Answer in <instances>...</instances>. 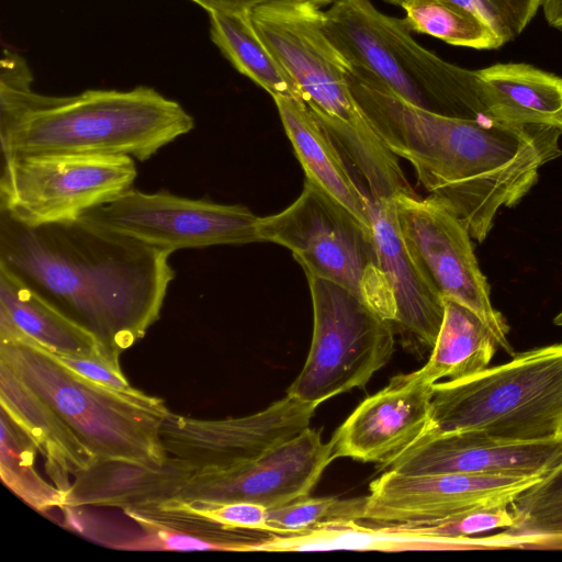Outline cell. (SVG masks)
Here are the masks:
<instances>
[{"label": "cell", "mask_w": 562, "mask_h": 562, "mask_svg": "<svg viewBox=\"0 0 562 562\" xmlns=\"http://www.w3.org/2000/svg\"><path fill=\"white\" fill-rule=\"evenodd\" d=\"M477 72L491 121L562 134V77L524 63L495 64Z\"/></svg>", "instance_id": "23"}, {"label": "cell", "mask_w": 562, "mask_h": 562, "mask_svg": "<svg viewBox=\"0 0 562 562\" xmlns=\"http://www.w3.org/2000/svg\"><path fill=\"white\" fill-rule=\"evenodd\" d=\"M324 26L349 63L368 69L409 103L449 116L488 120L477 70L420 46L404 19L380 12L370 0H334L324 11Z\"/></svg>", "instance_id": "6"}, {"label": "cell", "mask_w": 562, "mask_h": 562, "mask_svg": "<svg viewBox=\"0 0 562 562\" xmlns=\"http://www.w3.org/2000/svg\"><path fill=\"white\" fill-rule=\"evenodd\" d=\"M400 5L404 0H383ZM482 19L503 44L517 37L536 15L541 0H450Z\"/></svg>", "instance_id": "32"}, {"label": "cell", "mask_w": 562, "mask_h": 562, "mask_svg": "<svg viewBox=\"0 0 562 562\" xmlns=\"http://www.w3.org/2000/svg\"><path fill=\"white\" fill-rule=\"evenodd\" d=\"M25 58L4 47L0 61V130L46 104L50 95L37 93Z\"/></svg>", "instance_id": "31"}, {"label": "cell", "mask_w": 562, "mask_h": 562, "mask_svg": "<svg viewBox=\"0 0 562 562\" xmlns=\"http://www.w3.org/2000/svg\"><path fill=\"white\" fill-rule=\"evenodd\" d=\"M379 269L387 290L394 333L411 352L431 351L445 312L443 299L428 284L403 241L393 199L370 202Z\"/></svg>", "instance_id": "18"}, {"label": "cell", "mask_w": 562, "mask_h": 562, "mask_svg": "<svg viewBox=\"0 0 562 562\" xmlns=\"http://www.w3.org/2000/svg\"><path fill=\"white\" fill-rule=\"evenodd\" d=\"M313 304V335L306 361L286 394L318 406L363 387L390 360L394 329L369 303L333 281L306 276Z\"/></svg>", "instance_id": "9"}, {"label": "cell", "mask_w": 562, "mask_h": 562, "mask_svg": "<svg viewBox=\"0 0 562 562\" xmlns=\"http://www.w3.org/2000/svg\"><path fill=\"white\" fill-rule=\"evenodd\" d=\"M553 324L555 326L562 327V311H560L555 317L553 318Z\"/></svg>", "instance_id": "38"}, {"label": "cell", "mask_w": 562, "mask_h": 562, "mask_svg": "<svg viewBox=\"0 0 562 562\" xmlns=\"http://www.w3.org/2000/svg\"><path fill=\"white\" fill-rule=\"evenodd\" d=\"M57 358L72 372L101 386L127 394H138L142 392L128 383L122 369L113 367L103 359L89 357Z\"/></svg>", "instance_id": "35"}, {"label": "cell", "mask_w": 562, "mask_h": 562, "mask_svg": "<svg viewBox=\"0 0 562 562\" xmlns=\"http://www.w3.org/2000/svg\"><path fill=\"white\" fill-rule=\"evenodd\" d=\"M369 527L359 521L331 524L297 533H271L256 551L376 550H459L498 546L493 538H451L406 525Z\"/></svg>", "instance_id": "22"}, {"label": "cell", "mask_w": 562, "mask_h": 562, "mask_svg": "<svg viewBox=\"0 0 562 562\" xmlns=\"http://www.w3.org/2000/svg\"><path fill=\"white\" fill-rule=\"evenodd\" d=\"M210 33L213 43L235 69L272 98L302 100L295 81L257 34L250 12L210 13Z\"/></svg>", "instance_id": "26"}, {"label": "cell", "mask_w": 562, "mask_h": 562, "mask_svg": "<svg viewBox=\"0 0 562 562\" xmlns=\"http://www.w3.org/2000/svg\"><path fill=\"white\" fill-rule=\"evenodd\" d=\"M254 27L295 81L302 100L317 116L368 184L384 198L406 184L395 156L353 99L348 60L328 37L324 11L307 0H277L250 11Z\"/></svg>", "instance_id": "3"}, {"label": "cell", "mask_w": 562, "mask_h": 562, "mask_svg": "<svg viewBox=\"0 0 562 562\" xmlns=\"http://www.w3.org/2000/svg\"><path fill=\"white\" fill-rule=\"evenodd\" d=\"M366 496L357 498L306 496L268 509L269 532L297 533L331 524L364 518Z\"/></svg>", "instance_id": "30"}, {"label": "cell", "mask_w": 562, "mask_h": 562, "mask_svg": "<svg viewBox=\"0 0 562 562\" xmlns=\"http://www.w3.org/2000/svg\"><path fill=\"white\" fill-rule=\"evenodd\" d=\"M0 329L18 333L57 357L100 358L111 363L91 334L2 267Z\"/></svg>", "instance_id": "24"}, {"label": "cell", "mask_w": 562, "mask_h": 562, "mask_svg": "<svg viewBox=\"0 0 562 562\" xmlns=\"http://www.w3.org/2000/svg\"><path fill=\"white\" fill-rule=\"evenodd\" d=\"M509 509L516 519L509 536L527 546L562 543V467L520 492Z\"/></svg>", "instance_id": "29"}, {"label": "cell", "mask_w": 562, "mask_h": 562, "mask_svg": "<svg viewBox=\"0 0 562 562\" xmlns=\"http://www.w3.org/2000/svg\"><path fill=\"white\" fill-rule=\"evenodd\" d=\"M562 467V436L514 441L480 430L425 434L383 467L403 474L544 477Z\"/></svg>", "instance_id": "16"}, {"label": "cell", "mask_w": 562, "mask_h": 562, "mask_svg": "<svg viewBox=\"0 0 562 562\" xmlns=\"http://www.w3.org/2000/svg\"><path fill=\"white\" fill-rule=\"evenodd\" d=\"M210 13H240L250 12L254 8L277 0H191ZM323 7L334 0H307Z\"/></svg>", "instance_id": "36"}, {"label": "cell", "mask_w": 562, "mask_h": 562, "mask_svg": "<svg viewBox=\"0 0 562 562\" xmlns=\"http://www.w3.org/2000/svg\"><path fill=\"white\" fill-rule=\"evenodd\" d=\"M79 218L138 243L170 251L261 241L260 217L239 204L189 199L133 187Z\"/></svg>", "instance_id": "12"}, {"label": "cell", "mask_w": 562, "mask_h": 562, "mask_svg": "<svg viewBox=\"0 0 562 562\" xmlns=\"http://www.w3.org/2000/svg\"><path fill=\"white\" fill-rule=\"evenodd\" d=\"M132 157L19 156L2 160L1 211L29 225L78 220L131 189Z\"/></svg>", "instance_id": "10"}, {"label": "cell", "mask_w": 562, "mask_h": 562, "mask_svg": "<svg viewBox=\"0 0 562 562\" xmlns=\"http://www.w3.org/2000/svg\"><path fill=\"white\" fill-rule=\"evenodd\" d=\"M0 406L32 438L45 459L47 475L66 494L69 476L88 469L94 456L53 408L0 361Z\"/></svg>", "instance_id": "20"}, {"label": "cell", "mask_w": 562, "mask_h": 562, "mask_svg": "<svg viewBox=\"0 0 562 562\" xmlns=\"http://www.w3.org/2000/svg\"><path fill=\"white\" fill-rule=\"evenodd\" d=\"M541 8L548 23L562 29V0H541Z\"/></svg>", "instance_id": "37"}, {"label": "cell", "mask_w": 562, "mask_h": 562, "mask_svg": "<svg viewBox=\"0 0 562 562\" xmlns=\"http://www.w3.org/2000/svg\"><path fill=\"white\" fill-rule=\"evenodd\" d=\"M432 385L415 371L392 378L334 432V458L389 464L428 430Z\"/></svg>", "instance_id": "17"}, {"label": "cell", "mask_w": 562, "mask_h": 562, "mask_svg": "<svg viewBox=\"0 0 562 562\" xmlns=\"http://www.w3.org/2000/svg\"><path fill=\"white\" fill-rule=\"evenodd\" d=\"M194 127L175 100L150 87L52 97L0 130L2 160L19 156H127L145 161Z\"/></svg>", "instance_id": "4"}, {"label": "cell", "mask_w": 562, "mask_h": 562, "mask_svg": "<svg viewBox=\"0 0 562 562\" xmlns=\"http://www.w3.org/2000/svg\"><path fill=\"white\" fill-rule=\"evenodd\" d=\"M0 361L53 408L95 459L165 462L160 427L169 409L161 398L91 382L10 330H0Z\"/></svg>", "instance_id": "5"}, {"label": "cell", "mask_w": 562, "mask_h": 562, "mask_svg": "<svg viewBox=\"0 0 562 562\" xmlns=\"http://www.w3.org/2000/svg\"><path fill=\"white\" fill-rule=\"evenodd\" d=\"M480 430L514 441L562 436V342L432 385L426 434Z\"/></svg>", "instance_id": "7"}, {"label": "cell", "mask_w": 562, "mask_h": 562, "mask_svg": "<svg viewBox=\"0 0 562 562\" xmlns=\"http://www.w3.org/2000/svg\"><path fill=\"white\" fill-rule=\"evenodd\" d=\"M178 503L227 528L269 532L268 508L260 504L249 502Z\"/></svg>", "instance_id": "34"}, {"label": "cell", "mask_w": 562, "mask_h": 562, "mask_svg": "<svg viewBox=\"0 0 562 562\" xmlns=\"http://www.w3.org/2000/svg\"><path fill=\"white\" fill-rule=\"evenodd\" d=\"M401 8L412 32L475 49H494L504 45L482 19L450 0H404Z\"/></svg>", "instance_id": "28"}, {"label": "cell", "mask_w": 562, "mask_h": 562, "mask_svg": "<svg viewBox=\"0 0 562 562\" xmlns=\"http://www.w3.org/2000/svg\"><path fill=\"white\" fill-rule=\"evenodd\" d=\"M398 228L406 249L428 284L442 297L474 312L490 328L498 347L513 357L509 326L491 299L472 237L454 210L430 194L397 193L393 196Z\"/></svg>", "instance_id": "11"}, {"label": "cell", "mask_w": 562, "mask_h": 562, "mask_svg": "<svg viewBox=\"0 0 562 562\" xmlns=\"http://www.w3.org/2000/svg\"><path fill=\"white\" fill-rule=\"evenodd\" d=\"M442 323L426 364L416 374L426 383L458 380L488 368L498 347L485 323L463 304L443 299Z\"/></svg>", "instance_id": "25"}, {"label": "cell", "mask_w": 562, "mask_h": 562, "mask_svg": "<svg viewBox=\"0 0 562 562\" xmlns=\"http://www.w3.org/2000/svg\"><path fill=\"white\" fill-rule=\"evenodd\" d=\"M259 236L261 241L288 248L306 276L347 288L392 322L394 311L380 273L372 229L308 179L286 209L260 217Z\"/></svg>", "instance_id": "8"}, {"label": "cell", "mask_w": 562, "mask_h": 562, "mask_svg": "<svg viewBox=\"0 0 562 562\" xmlns=\"http://www.w3.org/2000/svg\"><path fill=\"white\" fill-rule=\"evenodd\" d=\"M190 477L172 457L161 464L95 459L74 476L66 505L121 510L158 505L176 498Z\"/></svg>", "instance_id": "19"}, {"label": "cell", "mask_w": 562, "mask_h": 562, "mask_svg": "<svg viewBox=\"0 0 562 562\" xmlns=\"http://www.w3.org/2000/svg\"><path fill=\"white\" fill-rule=\"evenodd\" d=\"M0 425V476L3 484L35 510H60L66 505V494L47 483L36 471L38 450L35 442L2 408Z\"/></svg>", "instance_id": "27"}, {"label": "cell", "mask_w": 562, "mask_h": 562, "mask_svg": "<svg viewBox=\"0 0 562 562\" xmlns=\"http://www.w3.org/2000/svg\"><path fill=\"white\" fill-rule=\"evenodd\" d=\"M515 524V516L508 506L479 509L440 522L411 527L438 536L472 538L475 535L488 530H508L512 529Z\"/></svg>", "instance_id": "33"}, {"label": "cell", "mask_w": 562, "mask_h": 562, "mask_svg": "<svg viewBox=\"0 0 562 562\" xmlns=\"http://www.w3.org/2000/svg\"><path fill=\"white\" fill-rule=\"evenodd\" d=\"M273 100L306 179L372 229L371 196L358 188L335 142L317 116L302 100L288 97H276Z\"/></svg>", "instance_id": "21"}, {"label": "cell", "mask_w": 562, "mask_h": 562, "mask_svg": "<svg viewBox=\"0 0 562 562\" xmlns=\"http://www.w3.org/2000/svg\"><path fill=\"white\" fill-rule=\"evenodd\" d=\"M170 251L81 218L25 225L0 213V267L120 357L160 317L176 272Z\"/></svg>", "instance_id": "2"}, {"label": "cell", "mask_w": 562, "mask_h": 562, "mask_svg": "<svg viewBox=\"0 0 562 562\" xmlns=\"http://www.w3.org/2000/svg\"><path fill=\"white\" fill-rule=\"evenodd\" d=\"M347 82L386 147L411 162L419 183L445 200L483 243L498 211L513 207L558 158V130L436 113L404 100L363 67Z\"/></svg>", "instance_id": "1"}, {"label": "cell", "mask_w": 562, "mask_h": 562, "mask_svg": "<svg viewBox=\"0 0 562 562\" xmlns=\"http://www.w3.org/2000/svg\"><path fill=\"white\" fill-rule=\"evenodd\" d=\"M541 479L386 470L370 484L363 519L382 525H431L479 509L508 507Z\"/></svg>", "instance_id": "14"}, {"label": "cell", "mask_w": 562, "mask_h": 562, "mask_svg": "<svg viewBox=\"0 0 562 562\" xmlns=\"http://www.w3.org/2000/svg\"><path fill=\"white\" fill-rule=\"evenodd\" d=\"M316 406L286 394L265 409L224 419H199L168 411L160 427L167 457L192 475L247 464L310 427Z\"/></svg>", "instance_id": "13"}, {"label": "cell", "mask_w": 562, "mask_h": 562, "mask_svg": "<svg viewBox=\"0 0 562 562\" xmlns=\"http://www.w3.org/2000/svg\"><path fill=\"white\" fill-rule=\"evenodd\" d=\"M334 459L331 442H324L321 432L308 427L234 470L192 475L171 501L249 502L274 508L310 496Z\"/></svg>", "instance_id": "15"}]
</instances>
